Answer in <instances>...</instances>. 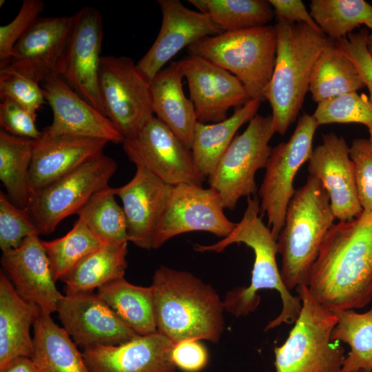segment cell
<instances>
[{
	"instance_id": "obj_17",
	"label": "cell",
	"mask_w": 372,
	"mask_h": 372,
	"mask_svg": "<svg viewBox=\"0 0 372 372\" xmlns=\"http://www.w3.org/2000/svg\"><path fill=\"white\" fill-rule=\"evenodd\" d=\"M41 83L44 99L53 113L52 122L42 132L43 134L123 143L124 137L107 117L73 90L59 74L50 75Z\"/></svg>"
},
{
	"instance_id": "obj_15",
	"label": "cell",
	"mask_w": 372,
	"mask_h": 372,
	"mask_svg": "<svg viewBox=\"0 0 372 372\" xmlns=\"http://www.w3.org/2000/svg\"><path fill=\"white\" fill-rule=\"evenodd\" d=\"M178 63L187 81L198 122L222 121L231 107L251 99L234 75L203 57L188 55Z\"/></svg>"
},
{
	"instance_id": "obj_14",
	"label": "cell",
	"mask_w": 372,
	"mask_h": 372,
	"mask_svg": "<svg viewBox=\"0 0 372 372\" xmlns=\"http://www.w3.org/2000/svg\"><path fill=\"white\" fill-rule=\"evenodd\" d=\"M67 43L56 73L86 101L101 112L98 79L103 21L95 8L85 6L72 15Z\"/></svg>"
},
{
	"instance_id": "obj_9",
	"label": "cell",
	"mask_w": 372,
	"mask_h": 372,
	"mask_svg": "<svg viewBox=\"0 0 372 372\" xmlns=\"http://www.w3.org/2000/svg\"><path fill=\"white\" fill-rule=\"evenodd\" d=\"M116 169V162L103 154L32 193L25 209L40 234L52 233L62 220L77 214L108 186Z\"/></svg>"
},
{
	"instance_id": "obj_48",
	"label": "cell",
	"mask_w": 372,
	"mask_h": 372,
	"mask_svg": "<svg viewBox=\"0 0 372 372\" xmlns=\"http://www.w3.org/2000/svg\"><path fill=\"white\" fill-rule=\"evenodd\" d=\"M366 45L368 52L372 57V30H371V32L369 33Z\"/></svg>"
},
{
	"instance_id": "obj_18",
	"label": "cell",
	"mask_w": 372,
	"mask_h": 372,
	"mask_svg": "<svg viewBox=\"0 0 372 372\" xmlns=\"http://www.w3.org/2000/svg\"><path fill=\"white\" fill-rule=\"evenodd\" d=\"M308 172L327 192L335 219L348 221L362 211L355 180L354 166L349 147L342 136L335 133L322 135L308 161Z\"/></svg>"
},
{
	"instance_id": "obj_10",
	"label": "cell",
	"mask_w": 372,
	"mask_h": 372,
	"mask_svg": "<svg viewBox=\"0 0 372 372\" xmlns=\"http://www.w3.org/2000/svg\"><path fill=\"white\" fill-rule=\"evenodd\" d=\"M98 85L104 115L124 138L154 116L150 81L131 58L101 56Z\"/></svg>"
},
{
	"instance_id": "obj_38",
	"label": "cell",
	"mask_w": 372,
	"mask_h": 372,
	"mask_svg": "<svg viewBox=\"0 0 372 372\" xmlns=\"http://www.w3.org/2000/svg\"><path fill=\"white\" fill-rule=\"evenodd\" d=\"M318 126L331 123H360L372 143V101L365 94L351 92L318 104L312 114Z\"/></svg>"
},
{
	"instance_id": "obj_30",
	"label": "cell",
	"mask_w": 372,
	"mask_h": 372,
	"mask_svg": "<svg viewBox=\"0 0 372 372\" xmlns=\"http://www.w3.org/2000/svg\"><path fill=\"white\" fill-rule=\"evenodd\" d=\"M364 87L353 62L329 40L312 70L309 85L312 100L318 104Z\"/></svg>"
},
{
	"instance_id": "obj_34",
	"label": "cell",
	"mask_w": 372,
	"mask_h": 372,
	"mask_svg": "<svg viewBox=\"0 0 372 372\" xmlns=\"http://www.w3.org/2000/svg\"><path fill=\"white\" fill-rule=\"evenodd\" d=\"M309 7L313 19L333 42L361 25L372 30V5L364 0H312Z\"/></svg>"
},
{
	"instance_id": "obj_4",
	"label": "cell",
	"mask_w": 372,
	"mask_h": 372,
	"mask_svg": "<svg viewBox=\"0 0 372 372\" xmlns=\"http://www.w3.org/2000/svg\"><path fill=\"white\" fill-rule=\"evenodd\" d=\"M274 26L276 57L265 98L275 132L284 135L298 116L313 65L330 39L302 23L277 22Z\"/></svg>"
},
{
	"instance_id": "obj_24",
	"label": "cell",
	"mask_w": 372,
	"mask_h": 372,
	"mask_svg": "<svg viewBox=\"0 0 372 372\" xmlns=\"http://www.w3.org/2000/svg\"><path fill=\"white\" fill-rule=\"evenodd\" d=\"M108 143L99 138L42 133L36 141L30 168V194L103 155Z\"/></svg>"
},
{
	"instance_id": "obj_36",
	"label": "cell",
	"mask_w": 372,
	"mask_h": 372,
	"mask_svg": "<svg viewBox=\"0 0 372 372\" xmlns=\"http://www.w3.org/2000/svg\"><path fill=\"white\" fill-rule=\"evenodd\" d=\"M109 185L94 194L78 212V219L105 242H129L123 207Z\"/></svg>"
},
{
	"instance_id": "obj_47",
	"label": "cell",
	"mask_w": 372,
	"mask_h": 372,
	"mask_svg": "<svg viewBox=\"0 0 372 372\" xmlns=\"http://www.w3.org/2000/svg\"><path fill=\"white\" fill-rule=\"evenodd\" d=\"M0 372H39V371L31 358L21 356L10 361L0 369Z\"/></svg>"
},
{
	"instance_id": "obj_6",
	"label": "cell",
	"mask_w": 372,
	"mask_h": 372,
	"mask_svg": "<svg viewBox=\"0 0 372 372\" xmlns=\"http://www.w3.org/2000/svg\"><path fill=\"white\" fill-rule=\"evenodd\" d=\"M276 45L275 26L266 25L205 37L189 45L187 52L229 72L251 99L263 102L275 65Z\"/></svg>"
},
{
	"instance_id": "obj_2",
	"label": "cell",
	"mask_w": 372,
	"mask_h": 372,
	"mask_svg": "<svg viewBox=\"0 0 372 372\" xmlns=\"http://www.w3.org/2000/svg\"><path fill=\"white\" fill-rule=\"evenodd\" d=\"M260 207L257 197H247V205L242 219L236 223L232 231L218 242L209 245H195L199 252H221L234 243H244L254 254L250 285L236 288L227 293L223 301L225 310L237 317L254 312L260 298L257 293L262 289L276 290L282 300L279 315L270 321L265 331L283 323L293 324L298 317L302 304L298 296H293L284 284L276 262L277 240L271 229L259 216Z\"/></svg>"
},
{
	"instance_id": "obj_44",
	"label": "cell",
	"mask_w": 372,
	"mask_h": 372,
	"mask_svg": "<svg viewBox=\"0 0 372 372\" xmlns=\"http://www.w3.org/2000/svg\"><path fill=\"white\" fill-rule=\"evenodd\" d=\"M36 118L22 107L9 99L0 103V125L6 132L34 140L42 136L35 123Z\"/></svg>"
},
{
	"instance_id": "obj_1",
	"label": "cell",
	"mask_w": 372,
	"mask_h": 372,
	"mask_svg": "<svg viewBox=\"0 0 372 372\" xmlns=\"http://www.w3.org/2000/svg\"><path fill=\"white\" fill-rule=\"evenodd\" d=\"M311 295L335 311L361 309L372 301V211L333 224L307 285Z\"/></svg>"
},
{
	"instance_id": "obj_33",
	"label": "cell",
	"mask_w": 372,
	"mask_h": 372,
	"mask_svg": "<svg viewBox=\"0 0 372 372\" xmlns=\"http://www.w3.org/2000/svg\"><path fill=\"white\" fill-rule=\"evenodd\" d=\"M333 312L338 320L331 339L350 347L340 372H372V301L371 308L362 313L353 309Z\"/></svg>"
},
{
	"instance_id": "obj_21",
	"label": "cell",
	"mask_w": 372,
	"mask_h": 372,
	"mask_svg": "<svg viewBox=\"0 0 372 372\" xmlns=\"http://www.w3.org/2000/svg\"><path fill=\"white\" fill-rule=\"evenodd\" d=\"M174 343L156 332L118 345H92L83 355L90 372H175Z\"/></svg>"
},
{
	"instance_id": "obj_11",
	"label": "cell",
	"mask_w": 372,
	"mask_h": 372,
	"mask_svg": "<svg viewBox=\"0 0 372 372\" xmlns=\"http://www.w3.org/2000/svg\"><path fill=\"white\" fill-rule=\"evenodd\" d=\"M318 127L313 116L304 113L289 141L272 147L268 158L258 195L260 211L267 214L268 227L276 240L284 226L288 205L296 192L294 178L311 157Z\"/></svg>"
},
{
	"instance_id": "obj_19",
	"label": "cell",
	"mask_w": 372,
	"mask_h": 372,
	"mask_svg": "<svg viewBox=\"0 0 372 372\" xmlns=\"http://www.w3.org/2000/svg\"><path fill=\"white\" fill-rule=\"evenodd\" d=\"M162 14L154 43L136 63L151 82L165 64L185 47L223 32L206 14L190 10L178 0H158Z\"/></svg>"
},
{
	"instance_id": "obj_13",
	"label": "cell",
	"mask_w": 372,
	"mask_h": 372,
	"mask_svg": "<svg viewBox=\"0 0 372 372\" xmlns=\"http://www.w3.org/2000/svg\"><path fill=\"white\" fill-rule=\"evenodd\" d=\"M236 225L225 216L220 197L213 188L189 183L174 185L156 225L152 249L190 231H206L225 238Z\"/></svg>"
},
{
	"instance_id": "obj_20",
	"label": "cell",
	"mask_w": 372,
	"mask_h": 372,
	"mask_svg": "<svg viewBox=\"0 0 372 372\" xmlns=\"http://www.w3.org/2000/svg\"><path fill=\"white\" fill-rule=\"evenodd\" d=\"M1 265L23 299L51 314L63 298L56 289L50 262L38 235L26 238L16 248L2 252Z\"/></svg>"
},
{
	"instance_id": "obj_46",
	"label": "cell",
	"mask_w": 372,
	"mask_h": 372,
	"mask_svg": "<svg viewBox=\"0 0 372 372\" xmlns=\"http://www.w3.org/2000/svg\"><path fill=\"white\" fill-rule=\"evenodd\" d=\"M271 5L277 22L302 23L316 32L323 34L304 3L300 0H268Z\"/></svg>"
},
{
	"instance_id": "obj_35",
	"label": "cell",
	"mask_w": 372,
	"mask_h": 372,
	"mask_svg": "<svg viewBox=\"0 0 372 372\" xmlns=\"http://www.w3.org/2000/svg\"><path fill=\"white\" fill-rule=\"evenodd\" d=\"M223 31L231 32L267 25L273 9L265 0H189Z\"/></svg>"
},
{
	"instance_id": "obj_37",
	"label": "cell",
	"mask_w": 372,
	"mask_h": 372,
	"mask_svg": "<svg viewBox=\"0 0 372 372\" xmlns=\"http://www.w3.org/2000/svg\"><path fill=\"white\" fill-rule=\"evenodd\" d=\"M104 242L79 219L63 236L50 241L41 240L54 281L61 280L82 259Z\"/></svg>"
},
{
	"instance_id": "obj_16",
	"label": "cell",
	"mask_w": 372,
	"mask_h": 372,
	"mask_svg": "<svg viewBox=\"0 0 372 372\" xmlns=\"http://www.w3.org/2000/svg\"><path fill=\"white\" fill-rule=\"evenodd\" d=\"M56 312L73 341L83 348L118 345L138 336L93 291L65 294Z\"/></svg>"
},
{
	"instance_id": "obj_5",
	"label": "cell",
	"mask_w": 372,
	"mask_h": 372,
	"mask_svg": "<svg viewBox=\"0 0 372 372\" xmlns=\"http://www.w3.org/2000/svg\"><path fill=\"white\" fill-rule=\"evenodd\" d=\"M334 220L327 192L317 178L309 176L291 199L277 239V253L282 257L280 275L289 291L308 285Z\"/></svg>"
},
{
	"instance_id": "obj_40",
	"label": "cell",
	"mask_w": 372,
	"mask_h": 372,
	"mask_svg": "<svg viewBox=\"0 0 372 372\" xmlns=\"http://www.w3.org/2000/svg\"><path fill=\"white\" fill-rule=\"evenodd\" d=\"M40 83L21 74L10 64L0 69V98L9 99L37 118L45 99Z\"/></svg>"
},
{
	"instance_id": "obj_28",
	"label": "cell",
	"mask_w": 372,
	"mask_h": 372,
	"mask_svg": "<svg viewBox=\"0 0 372 372\" xmlns=\"http://www.w3.org/2000/svg\"><path fill=\"white\" fill-rule=\"evenodd\" d=\"M260 103L251 99L236 107L230 117L218 123L197 122L191 151L197 169L205 178L214 172L238 129L257 114Z\"/></svg>"
},
{
	"instance_id": "obj_45",
	"label": "cell",
	"mask_w": 372,
	"mask_h": 372,
	"mask_svg": "<svg viewBox=\"0 0 372 372\" xmlns=\"http://www.w3.org/2000/svg\"><path fill=\"white\" fill-rule=\"evenodd\" d=\"M172 359L185 372H198L207 364L208 353L199 340H185L174 344Z\"/></svg>"
},
{
	"instance_id": "obj_31",
	"label": "cell",
	"mask_w": 372,
	"mask_h": 372,
	"mask_svg": "<svg viewBox=\"0 0 372 372\" xmlns=\"http://www.w3.org/2000/svg\"><path fill=\"white\" fill-rule=\"evenodd\" d=\"M96 293L137 335L157 332L151 285H135L122 278L100 287Z\"/></svg>"
},
{
	"instance_id": "obj_23",
	"label": "cell",
	"mask_w": 372,
	"mask_h": 372,
	"mask_svg": "<svg viewBox=\"0 0 372 372\" xmlns=\"http://www.w3.org/2000/svg\"><path fill=\"white\" fill-rule=\"evenodd\" d=\"M172 187L147 169L136 168L127 183L114 188L122 201L130 242L152 249L154 231Z\"/></svg>"
},
{
	"instance_id": "obj_3",
	"label": "cell",
	"mask_w": 372,
	"mask_h": 372,
	"mask_svg": "<svg viewBox=\"0 0 372 372\" xmlns=\"http://www.w3.org/2000/svg\"><path fill=\"white\" fill-rule=\"evenodd\" d=\"M151 286L158 332L174 344L219 341L225 329V308L213 287L189 272L165 266L156 269Z\"/></svg>"
},
{
	"instance_id": "obj_7",
	"label": "cell",
	"mask_w": 372,
	"mask_h": 372,
	"mask_svg": "<svg viewBox=\"0 0 372 372\" xmlns=\"http://www.w3.org/2000/svg\"><path fill=\"white\" fill-rule=\"evenodd\" d=\"M296 290L302 307L285 342L273 349L276 372H340L344 349L331 339L336 314L321 304L307 285Z\"/></svg>"
},
{
	"instance_id": "obj_29",
	"label": "cell",
	"mask_w": 372,
	"mask_h": 372,
	"mask_svg": "<svg viewBox=\"0 0 372 372\" xmlns=\"http://www.w3.org/2000/svg\"><path fill=\"white\" fill-rule=\"evenodd\" d=\"M127 254V242H104L61 280L65 283V294L93 291L124 278Z\"/></svg>"
},
{
	"instance_id": "obj_27",
	"label": "cell",
	"mask_w": 372,
	"mask_h": 372,
	"mask_svg": "<svg viewBox=\"0 0 372 372\" xmlns=\"http://www.w3.org/2000/svg\"><path fill=\"white\" fill-rule=\"evenodd\" d=\"M31 358L39 372H90L70 335L51 318L40 311L33 326Z\"/></svg>"
},
{
	"instance_id": "obj_8",
	"label": "cell",
	"mask_w": 372,
	"mask_h": 372,
	"mask_svg": "<svg viewBox=\"0 0 372 372\" xmlns=\"http://www.w3.org/2000/svg\"><path fill=\"white\" fill-rule=\"evenodd\" d=\"M274 133L271 115L256 114L246 130L233 139L208 177L224 209H234L240 198L256 194L255 174L266 167L272 149L269 143Z\"/></svg>"
},
{
	"instance_id": "obj_25",
	"label": "cell",
	"mask_w": 372,
	"mask_h": 372,
	"mask_svg": "<svg viewBox=\"0 0 372 372\" xmlns=\"http://www.w3.org/2000/svg\"><path fill=\"white\" fill-rule=\"evenodd\" d=\"M41 309L21 297L3 272H0V369L12 360L32 357L34 326Z\"/></svg>"
},
{
	"instance_id": "obj_32",
	"label": "cell",
	"mask_w": 372,
	"mask_h": 372,
	"mask_svg": "<svg viewBox=\"0 0 372 372\" xmlns=\"http://www.w3.org/2000/svg\"><path fill=\"white\" fill-rule=\"evenodd\" d=\"M36 141L0 131V180L10 200L23 209L30 196L29 173Z\"/></svg>"
},
{
	"instance_id": "obj_22",
	"label": "cell",
	"mask_w": 372,
	"mask_h": 372,
	"mask_svg": "<svg viewBox=\"0 0 372 372\" xmlns=\"http://www.w3.org/2000/svg\"><path fill=\"white\" fill-rule=\"evenodd\" d=\"M72 21V15L39 17L14 46L10 64L39 83L57 74Z\"/></svg>"
},
{
	"instance_id": "obj_43",
	"label": "cell",
	"mask_w": 372,
	"mask_h": 372,
	"mask_svg": "<svg viewBox=\"0 0 372 372\" xmlns=\"http://www.w3.org/2000/svg\"><path fill=\"white\" fill-rule=\"evenodd\" d=\"M369 33L366 28H363L334 43L356 66L369 90V97L372 101V57L366 45Z\"/></svg>"
},
{
	"instance_id": "obj_12",
	"label": "cell",
	"mask_w": 372,
	"mask_h": 372,
	"mask_svg": "<svg viewBox=\"0 0 372 372\" xmlns=\"http://www.w3.org/2000/svg\"><path fill=\"white\" fill-rule=\"evenodd\" d=\"M122 143L136 168L147 169L169 185H202L205 179L194 163L191 149L156 116L151 117Z\"/></svg>"
},
{
	"instance_id": "obj_26",
	"label": "cell",
	"mask_w": 372,
	"mask_h": 372,
	"mask_svg": "<svg viewBox=\"0 0 372 372\" xmlns=\"http://www.w3.org/2000/svg\"><path fill=\"white\" fill-rule=\"evenodd\" d=\"M183 76L178 63L172 62L151 81L150 92L156 117L191 149L198 121L193 103L183 92Z\"/></svg>"
},
{
	"instance_id": "obj_41",
	"label": "cell",
	"mask_w": 372,
	"mask_h": 372,
	"mask_svg": "<svg viewBox=\"0 0 372 372\" xmlns=\"http://www.w3.org/2000/svg\"><path fill=\"white\" fill-rule=\"evenodd\" d=\"M44 8L41 0H24L15 18L0 27V69L10 63L14 46L39 17Z\"/></svg>"
},
{
	"instance_id": "obj_39",
	"label": "cell",
	"mask_w": 372,
	"mask_h": 372,
	"mask_svg": "<svg viewBox=\"0 0 372 372\" xmlns=\"http://www.w3.org/2000/svg\"><path fill=\"white\" fill-rule=\"evenodd\" d=\"M40 233L26 209L15 205L0 192V248L2 252L19 247L23 241Z\"/></svg>"
},
{
	"instance_id": "obj_42",
	"label": "cell",
	"mask_w": 372,
	"mask_h": 372,
	"mask_svg": "<svg viewBox=\"0 0 372 372\" xmlns=\"http://www.w3.org/2000/svg\"><path fill=\"white\" fill-rule=\"evenodd\" d=\"M349 155L361 207L364 211H372V143L369 138L354 139L349 147Z\"/></svg>"
}]
</instances>
